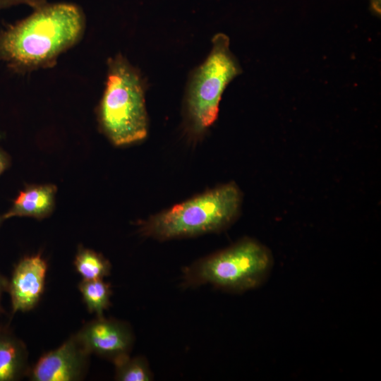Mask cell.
Here are the masks:
<instances>
[{"label": "cell", "mask_w": 381, "mask_h": 381, "mask_svg": "<svg viewBox=\"0 0 381 381\" xmlns=\"http://www.w3.org/2000/svg\"><path fill=\"white\" fill-rule=\"evenodd\" d=\"M380 0H373V8L378 13H380Z\"/></svg>", "instance_id": "cell-17"}, {"label": "cell", "mask_w": 381, "mask_h": 381, "mask_svg": "<svg viewBox=\"0 0 381 381\" xmlns=\"http://www.w3.org/2000/svg\"><path fill=\"white\" fill-rule=\"evenodd\" d=\"M78 289L88 311L95 313L97 317H102L104 310L110 305V284L103 279H83Z\"/></svg>", "instance_id": "cell-12"}, {"label": "cell", "mask_w": 381, "mask_h": 381, "mask_svg": "<svg viewBox=\"0 0 381 381\" xmlns=\"http://www.w3.org/2000/svg\"><path fill=\"white\" fill-rule=\"evenodd\" d=\"M86 18L70 3H47L0 30V61L18 73L54 67L83 38Z\"/></svg>", "instance_id": "cell-1"}, {"label": "cell", "mask_w": 381, "mask_h": 381, "mask_svg": "<svg viewBox=\"0 0 381 381\" xmlns=\"http://www.w3.org/2000/svg\"><path fill=\"white\" fill-rule=\"evenodd\" d=\"M212 42L208 56L193 72L186 92L187 116L195 133L205 131L214 122L224 90L242 71L230 51L227 35L218 33Z\"/></svg>", "instance_id": "cell-4"}, {"label": "cell", "mask_w": 381, "mask_h": 381, "mask_svg": "<svg viewBox=\"0 0 381 381\" xmlns=\"http://www.w3.org/2000/svg\"><path fill=\"white\" fill-rule=\"evenodd\" d=\"M74 265L86 280L103 279L111 271V265L103 255L81 246L78 248Z\"/></svg>", "instance_id": "cell-11"}, {"label": "cell", "mask_w": 381, "mask_h": 381, "mask_svg": "<svg viewBox=\"0 0 381 381\" xmlns=\"http://www.w3.org/2000/svg\"><path fill=\"white\" fill-rule=\"evenodd\" d=\"M3 220H4L3 217H2V216H0V225H1V222H2Z\"/></svg>", "instance_id": "cell-18"}, {"label": "cell", "mask_w": 381, "mask_h": 381, "mask_svg": "<svg viewBox=\"0 0 381 381\" xmlns=\"http://www.w3.org/2000/svg\"><path fill=\"white\" fill-rule=\"evenodd\" d=\"M9 164V157L4 151L0 149V174L8 168Z\"/></svg>", "instance_id": "cell-15"}, {"label": "cell", "mask_w": 381, "mask_h": 381, "mask_svg": "<svg viewBox=\"0 0 381 381\" xmlns=\"http://www.w3.org/2000/svg\"><path fill=\"white\" fill-rule=\"evenodd\" d=\"M97 119L103 133L116 145L136 143L147 136L144 82L140 72L121 54L107 61Z\"/></svg>", "instance_id": "cell-2"}, {"label": "cell", "mask_w": 381, "mask_h": 381, "mask_svg": "<svg viewBox=\"0 0 381 381\" xmlns=\"http://www.w3.org/2000/svg\"><path fill=\"white\" fill-rule=\"evenodd\" d=\"M240 199L237 187L227 184L152 217L141 231L164 240L219 230L236 217Z\"/></svg>", "instance_id": "cell-3"}, {"label": "cell", "mask_w": 381, "mask_h": 381, "mask_svg": "<svg viewBox=\"0 0 381 381\" xmlns=\"http://www.w3.org/2000/svg\"><path fill=\"white\" fill-rule=\"evenodd\" d=\"M48 265L40 254L23 258L8 282L12 313L27 312L39 303L44 290Z\"/></svg>", "instance_id": "cell-8"}, {"label": "cell", "mask_w": 381, "mask_h": 381, "mask_svg": "<svg viewBox=\"0 0 381 381\" xmlns=\"http://www.w3.org/2000/svg\"><path fill=\"white\" fill-rule=\"evenodd\" d=\"M56 193V187L53 184L27 186L2 217L4 219L13 217L44 219L54 210Z\"/></svg>", "instance_id": "cell-9"}, {"label": "cell", "mask_w": 381, "mask_h": 381, "mask_svg": "<svg viewBox=\"0 0 381 381\" xmlns=\"http://www.w3.org/2000/svg\"><path fill=\"white\" fill-rule=\"evenodd\" d=\"M90 355L74 334L42 356L28 375L33 381L80 380L86 373Z\"/></svg>", "instance_id": "cell-6"}, {"label": "cell", "mask_w": 381, "mask_h": 381, "mask_svg": "<svg viewBox=\"0 0 381 381\" xmlns=\"http://www.w3.org/2000/svg\"><path fill=\"white\" fill-rule=\"evenodd\" d=\"M115 365V379L120 381H150V370L145 359L131 358L128 354L113 361Z\"/></svg>", "instance_id": "cell-13"}, {"label": "cell", "mask_w": 381, "mask_h": 381, "mask_svg": "<svg viewBox=\"0 0 381 381\" xmlns=\"http://www.w3.org/2000/svg\"><path fill=\"white\" fill-rule=\"evenodd\" d=\"M47 3V0H0V9L9 8L19 4H25L32 9L40 8Z\"/></svg>", "instance_id": "cell-14"}, {"label": "cell", "mask_w": 381, "mask_h": 381, "mask_svg": "<svg viewBox=\"0 0 381 381\" xmlns=\"http://www.w3.org/2000/svg\"><path fill=\"white\" fill-rule=\"evenodd\" d=\"M8 282L7 279L0 273V314L4 311L1 307V301L3 293L7 291Z\"/></svg>", "instance_id": "cell-16"}, {"label": "cell", "mask_w": 381, "mask_h": 381, "mask_svg": "<svg viewBox=\"0 0 381 381\" xmlns=\"http://www.w3.org/2000/svg\"><path fill=\"white\" fill-rule=\"evenodd\" d=\"M272 265L267 248L246 239L198 262L186 271V278L190 284L210 283L226 290L243 291L262 284Z\"/></svg>", "instance_id": "cell-5"}, {"label": "cell", "mask_w": 381, "mask_h": 381, "mask_svg": "<svg viewBox=\"0 0 381 381\" xmlns=\"http://www.w3.org/2000/svg\"><path fill=\"white\" fill-rule=\"evenodd\" d=\"M75 335L90 354L95 353L112 361L128 355L133 340L126 323L103 316L85 324Z\"/></svg>", "instance_id": "cell-7"}, {"label": "cell", "mask_w": 381, "mask_h": 381, "mask_svg": "<svg viewBox=\"0 0 381 381\" xmlns=\"http://www.w3.org/2000/svg\"><path fill=\"white\" fill-rule=\"evenodd\" d=\"M25 344L7 328L0 327V381H16L29 371Z\"/></svg>", "instance_id": "cell-10"}]
</instances>
